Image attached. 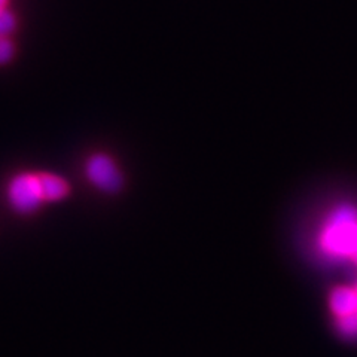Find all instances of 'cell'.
I'll return each mask as SVG.
<instances>
[{
    "label": "cell",
    "instance_id": "5",
    "mask_svg": "<svg viewBox=\"0 0 357 357\" xmlns=\"http://www.w3.org/2000/svg\"><path fill=\"white\" fill-rule=\"evenodd\" d=\"M43 201H59L69 194V186L61 177L50 173L38 174Z\"/></svg>",
    "mask_w": 357,
    "mask_h": 357
},
{
    "label": "cell",
    "instance_id": "1",
    "mask_svg": "<svg viewBox=\"0 0 357 357\" xmlns=\"http://www.w3.org/2000/svg\"><path fill=\"white\" fill-rule=\"evenodd\" d=\"M321 248L332 256H357V215L342 210L335 213L321 232Z\"/></svg>",
    "mask_w": 357,
    "mask_h": 357
},
{
    "label": "cell",
    "instance_id": "3",
    "mask_svg": "<svg viewBox=\"0 0 357 357\" xmlns=\"http://www.w3.org/2000/svg\"><path fill=\"white\" fill-rule=\"evenodd\" d=\"M85 173L88 181L103 192H118L122 188V176L107 155H93L86 162Z\"/></svg>",
    "mask_w": 357,
    "mask_h": 357
},
{
    "label": "cell",
    "instance_id": "7",
    "mask_svg": "<svg viewBox=\"0 0 357 357\" xmlns=\"http://www.w3.org/2000/svg\"><path fill=\"white\" fill-rule=\"evenodd\" d=\"M14 45L8 38H0V64H6L14 57Z\"/></svg>",
    "mask_w": 357,
    "mask_h": 357
},
{
    "label": "cell",
    "instance_id": "2",
    "mask_svg": "<svg viewBox=\"0 0 357 357\" xmlns=\"http://www.w3.org/2000/svg\"><path fill=\"white\" fill-rule=\"evenodd\" d=\"M8 198L13 208L21 215H30L43 203L38 174L22 173L15 176L8 186Z\"/></svg>",
    "mask_w": 357,
    "mask_h": 357
},
{
    "label": "cell",
    "instance_id": "4",
    "mask_svg": "<svg viewBox=\"0 0 357 357\" xmlns=\"http://www.w3.org/2000/svg\"><path fill=\"white\" fill-rule=\"evenodd\" d=\"M331 307L340 319L353 316L357 312V290L349 287H340L335 290L331 298Z\"/></svg>",
    "mask_w": 357,
    "mask_h": 357
},
{
    "label": "cell",
    "instance_id": "8",
    "mask_svg": "<svg viewBox=\"0 0 357 357\" xmlns=\"http://www.w3.org/2000/svg\"><path fill=\"white\" fill-rule=\"evenodd\" d=\"M6 5H8V0H0V13L6 9Z\"/></svg>",
    "mask_w": 357,
    "mask_h": 357
},
{
    "label": "cell",
    "instance_id": "6",
    "mask_svg": "<svg viewBox=\"0 0 357 357\" xmlns=\"http://www.w3.org/2000/svg\"><path fill=\"white\" fill-rule=\"evenodd\" d=\"M17 20L10 10L5 9L0 13V38H8L15 30Z\"/></svg>",
    "mask_w": 357,
    "mask_h": 357
}]
</instances>
